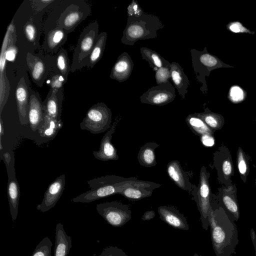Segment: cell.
Instances as JSON below:
<instances>
[{"mask_svg": "<svg viewBox=\"0 0 256 256\" xmlns=\"http://www.w3.org/2000/svg\"><path fill=\"white\" fill-rule=\"evenodd\" d=\"M234 220L218 205L210 204L208 214L211 240L216 256H233L238 244Z\"/></svg>", "mask_w": 256, "mask_h": 256, "instance_id": "1", "label": "cell"}, {"mask_svg": "<svg viewBox=\"0 0 256 256\" xmlns=\"http://www.w3.org/2000/svg\"><path fill=\"white\" fill-rule=\"evenodd\" d=\"M137 180L136 177L124 178L116 175H106L88 181L90 189L73 198L74 202L90 203L111 195L118 194Z\"/></svg>", "mask_w": 256, "mask_h": 256, "instance_id": "2", "label": "cell"}, {"mask_svg": "<svg viewBox=\"0 0 256 256\" xmlns=\"http://www.w3.org/2000/svg\"><path fill=\"white\" fill-rule=\"evenodd\" d=\"M127 20L121 38L126 45L133 46L140 40L155 38L158 30L164 26L158 16L145 12L140 16H128Z\"/></svg>", "mask_w": 256, "mask_h": 256, "instance_id": "3", "label": "cell"}, {"mask_svg": "<svg viewBox=\"0 0 256 256\" xmlns=\"http://www.w3.org/2000/svg\"><path fill=\"white\" fill-rule=\"evenodd\" d=\"M190 52L194 73L197 80L202 84L200 90L203 94H206L208 90L206 77L209 76L212 70L220 68H234L208 52L206 47L202 51L192 48Z\"/></svg>", "mask_w": 256, "mask_h": 256, "instance_id": "4", "label": "cell"}, {"mask_svg": "<svg viewBox=\"0 0 256 256\" xmlns=\"http://www.w3.org/2000/svg\"><path fill=\"white\" fill-rule=\"evenodd\" d=\"M98 34L97 21L90 24L83 29L74 52L70 72H74L86 66Z\"/></svg>", "mask_w": 256, "mask_h": 256, "instance_id": "5", "label": "cell"}, {"mask_svg": "<svg viewBox=\"0 0 256 256\" xmlns=\"http://www.w3.org/2000/svg\"><path fill=\"white\" fill-rule=\"evenodd\" d=\"M112 114L104 102H98L90 107L80 123V128L92 134L102 133L110 128Z\"/></svg>", "mask_w": 256, "mask_h": 256, "instance_id": "6", "label": "cell"}, {"mask_svg": "<svg viewBox=\"0 0 256 256\" xmlns=\"http://www.w3.org/2000/svg\"><path fill=\"white\" fill-rule=\"evenodd\" d=\"M210 173L205 166L201 168L200 173V182L196 192H194V200L200 214L202 228L207 230L209 227L208 214L210 207L212 194L209 184Z\"/></svg>", "mask_w": 256, "mask_h": 256, "instance_id": "7", "label": "cell"}, {"mask_svg": "<svg viewBox=\"0 0 256 256\" xmlns=\"http://www.w3.org/2000/svg\"><path fill=\"white\" fill-rule=\"evenodd\" d=\"M96 210L108 223L116 228L126 224L132 217L128 206L117 201L98 204Z\"/></svg>", "mask_w": 256, "mask_h": 256, "instance_id": "8", "label": "cell"}, {"mask_svg": "<svg viewBox=\"0 0 256 256\" xmlns=\"http://www.w3.org/2000/svg\"><path fill=\"white\" fill-rule=\"evenodd\" d=\"M214 166L217 171L218 180L226 188L231 187L234 184L231 178L234 174V166L229 149L225 145H221L214 154Z\"/></svg>", "mask_w": 256, "mask_h": 256, "instance_id": "9", "label": "cell"}, {"mask_svg": "<svg viewBox=\"0 0 256 256\" xmlns=\"http://www.w3.org/2000/svg\"><path fill=\"white\" fill-rule=\"evenodd\" d=\"M176 96L175 88L168 82L149 88L140 99L143 104L162 106L174 101Z\"/></svg>", "mask_w": 256, "mask_h": 256, "instance_id": "10", "label": "cell"}, {"mask_svg": "<svg viewBox=\"0 0 256 256\" xmlns=\"http://www.w3.org/2000/svg\"><path fill=\"white\" fill-rule=\"evenodd\" d=\"M4 156L8 176L7 194L12 220L14 222L18 214L20 188L16 176L14 160L8 153H5Z\"/></svg>", "mask_w": 256, "mask_h": 256, "instance_id": "11", "label": "cell"}, {"mask_svg": "<svg viewBox=\"0 0 256 256\" xmlns=\"http://www.w3.org/2000/svg\"><path fill=\"white\" fill-rule=\"evenodd\" d=\"M216 198L218 205L222 207L230 218L237 222L240 218V210L237 199L236 185L234 184L230 188L222 186L219 188Z\"/></svg>", "mask_w": 256, "mask_h": 256, "instance_id": "12", "label": "cell"}, {"mask_svg": "<svg viewBox=\"0 0 256 256\" xmlns=\"http://www.w3.org/2000/svg\"><path fill=\"white\" fill-rule=\"evenodd\" d=\"M66 184L65 174L57 177L48 186L40 204L36 209L46 212L53 208L56 204L64 190Z\"/></svg>", "mask_w": 256, "mask_h": 256, "instance_id": "13", "label": "cell"}, {"mask_svg": "<svg viewBox=\"0 0 256 256\" xmlns=\"http://www.w3.org/2000/svg\"><path fill=\"white\" fill-rule=\"evenodd\" d=\"M29 104L28 118L30 126L33 132L38 130L44 124L45 113L42 102L38 92L28 88Z\"/></svg>", "mask_w": 256, "mask_h": 256, "instance_id": "14", "label": "cell"}, {"mask_svg": "<svg viewBox=\"0 0 256 256\" xmlns=\"http://www.w3.org/2000/svg\"><path fill=\"white\" fill-rule=\"evenodd\" d=\"M160 186L154 182L136 180L118 194L131 200H138L152 196L153 190Z\"/></svg>", "mask_w": 256, "mask_h": 256, "instance_id": "15", "label": "cell"}, {"mask_svg": "<svg viewBox=\"0 0 256 256\" xmlns=\"http://www.w3.org/2000/svg\"><path fill=\"white\" fill-rule=\"evenodd\" d=\"M118 121L116 120L102 138L100 148L92 154L94 158L102 161L116 160L119 159L117 150L112 143V134L115 132Z\"/></svg>", "mask_w": 256, "mask_h": 256, "instance_id": "16", "label": "cell"}, {"mask_svg": "<svg viewBox=\"0 0 256 256\" xmlns=\"http://www.w3.org/2000/svg\"><path fill=\"white\" fill-rule=\"evenodd\" d=\"M20 122L22 125L27 124L28 122V108L29 91L26 80L22 77L18 82L15 92Z\"/></svg>", "mask_w": 256, "mask_h": 256, "instance_id": "17", "label": "cell"}, {"mask_svg": "<svg viewBox=\"0 0 256 256\" xmlns=\"http://www.w3.org/2000/svg\"><path fill=\"white\" fill-rule=\"evenodd\" d=\"M134 66L130 55L126 52H123L112 66L110 77L120 82H124L130 77Z\"/></svg>", "mask_w": 256, "mask_h": 256, "instance_id": "18", "label": "cell"}, {"mask_svg": "<svg viewBox=\"0 0 256 256\" xmlns=\"http://www.w3.org/2000/svg\"><path fill=\"white\" fill-rule=\"evenodd\" d=\"M160 218L164 222L174 228L188 230L189 226L186 218L175 208L163 206L158 208Z\"/></svg>", "mask_w": 256, "mask_h": 256, "instance_id": "19", "label": "cell"}, {"mask_svg": "<svg viewBox=\"0 0 256 256\" xmlns=\"http://www.w3.org/2000/svg\"><path fill=\"white\" fill-rule=\"evenodd\" d=\"M84 18V12L76 4H71L61 14L58 26L66 33L73 31Z\"/></svg>", "mask_w": 256, "mask_h": 256, "instance_id": "20", "label": "cell"}, {"mask_svg": "<svg viewBox=\"0 0 256 256\" xmlns=\"http://www.w3.org/2000/svg\"><path fill=\"white\" fill-rule=\"evenodd\" d=\"M64 88L56 93L50 89L45 100L43 102V107L45 116L61 120L62 104L64 100Z\"/></svg>", "mask_w": 256, "mask_h": 256, "instance_id": "21", "label": "cell"}, {"mask_svg": "<svg viewBox=\"0 0 256 256\" xmlns=\"http://www.w3.org/2000/svg\"><path fill=\"white\" fill-rule=\"evenodd\" d=\"M166 172L178 187L189 192L192 191V186L178 160H174L169 162L166 166Z\"/></svg>", "mask_w": 256, "mask_h": 256, "instance_id": "22", "label": "cell"}, {"mask_svg": "<svg viewBox=\"0 0 256 256\" xmlns=\"http://www.w3.org/2000/svg\"><path fill=\"white\" fill-rule=\"evenodd\" d=\"M170 66L171 80L174 86L177 90L179 95L184 99L188 92V88L190 85V82L179 63L173 62L170 63Z\"/></svg>", "mask_w": 256, "mask_h": 256, "instance_id": "23", "label": "cell"}, {"mask_svg": "<svg viewBox=\"0 0 256 256\" xmlns=\"http://www.w3.org/2000/svg\"><path fill=\"white\" fill-rule=\"evenodd\" d=\"M55 232L54 256H68L72 247V238L66 234L60 222L56 225Z\"/></svg>", "mask_w": 256, "mask_h": 256, "instance_id": "24", "label": "cell"}, {"mask_svg": "<svg viewBox=\"0 0 256 256\" xmlns=\"http://www.w3.org/2000/svg\"><path fill=\"white\" fill-rule=\"evenodd\" d=\"M66 32L60 28L50 30L46 37L44 48L49 52H56L67 40Z\"/></svg>", "mask_w": 256, "mask_h": 256, "instance_id": "25", "label": "cell"}, {"mask_svg": "<svg viewBox=\"0 0 256 256\" xmlns=\"http://www.w3.org/2000/svg\"><path fill=\"white\" fill-rule=\"evenodd\" d=\"M26 62L33 82L42 86L40 82L44 80L46 72L44 62L38 57L28 52L26 55Z\"/></svg>", "mask_w": 256, "mask_h": 256, "instance_id": "26", "label": "cell"}, {"mask_svg": "<svg viewBox=\"0 0 256 256\" xmlns=\"http://www.w3.org/2000/svg\"><path fill=\"white\" fill-rule=\"evenodd\" d=\"M159 144L155 142H148L142 146L138 154L139 164L143 166L150 168L156 165L155 150Z\"/></svg>", "mask_w": 256, "mask_h": 256, "instance_id": "27", "label": "cell"}, {"mask_svg": "<svg viewBox=\"0 0 256 256\" xmlns=\"http://www.w3.org/2000/svg\"><path fill=\"white\" fill-rule=\"evenodd\" d=\"M140 52L142 59L146 60L154 72L158 69L169 66L170 63L160 56L158 52L149 48L141 47Z\"/></svg>", "mask_w": 256, "mask_h": 256, "instance_id": "28", "label": "cell"}, {"mask_svg": "<svg viewBox=\"0 0 256 256\" xmlns=\"http://www.w3.org/2000/svg\"><path fill=\"white\" fill-rule=\"evenodd\" d=\"M196 114L214 132L222 129L224 124L225 120L224 116L220 114L210 111L208 108H204V112Z\"/></svg>", "mask_w": 256, "mask_h": 256, "instance_id": "29", "label": "cell"}, {"mask_svg": "<svg viewBox=\"0 0 256 256\" xmlns=\"http://www.w3.org/2000/svg\"><path fill=\"white\" fill-rule=\"evenodd\" d=\"M107 33L102 32L99 34L96 42L92 50L88 59L86 66L89 68H92L101 59L104 50Z\"/></svg>", "mask_w": 256, "mask_h": 256, "instance_id": "30", "label": "cell"}, {"mask_svg": "<svg viewBox=\"0 0 256 256\" xmlns=\"http://www.w3.org/2000/svg\"><path fill=\"white\" fill-rule=\"evenodd\" d=\"M63 126L62 120H58L45 116L44 126L38 130L40 136L46 138H52Z\"/></svg>", "mask_w": 256, "mask_h": 256, "instance_id": "31", "label": "cell"}, {"mask_svg": "<svg viewBox=\"0 0 256 256\" xmlns=\"http://www.w3.org/2000/svg\"><path fill=\"white\" fill-rule=\"evenodd\" d=\"M186 122L194 134L200 136L205 134H214V132L198 116L196 113L190 114L186 118Z\"/></svg>", "mask_w": 256, "mask_h": 256, "instance_id": "32", "label": "cell"}, {"mask_svg": "<svg viewBox=\"0 0 256 256\" xmlns=\"http://www.w3.org/2000/svg\"><path fill=\"white\" fill-rule=\"evenodd\" d=\"M236 162L240 178L244 182H246L250 172L249 158L240 146L237 150Z\"/></svg>", "mask_w": 256, "mask_h": 256, "instance_id": "33", "label": "cell"}, {"mask_svg": "<svg viewBox=\"0 0 256 256\" xmlns=\"http://www.w3.org/2000/svg\"><path fill=\"white\" fill-rule=\"evenodd\" d=\"M56 65L60 74L68 80V76L70 72V66L66 50L62 48L56 56Z\"/></svg>", "mask_w": 256, "mask_h": 256, "instance_id": "34", "label": "cell"}, {"mask_svg": "<svg viewBox=\"0 0 256 256\" xmlns=\"http://www.w3.org/2000/svg\"><path fill=\"white\" fill-rule=\"evenodd\" d=\"M52 243L48 237H44L36 246L31 256H52Z\"/></svg>", "mask_w": 256, "mask_h": 256, "instance_id": "35", "label": "cell"}, {"mask_svg": "<svg viewBox=\"0 0 256 256\" xmlns=\"http://www.w3.org/2000/svg\"><path fill=\"white\" fill-rule=\"evenodd\" d=\"M66 81L67 79L62 74H56L50 78L48 84L50 86V89L54 92L56 93L60 89L63 88V86Z\"/></svg>", "mask_w": 256, "mask_h": 256, "instance_id": "36", "label": "cell"}, {"mask_svg": "<svg viewBox=\"0 0 256 256\" xmlns=\"http://www.w3.org/2000/svg\"><path fill=\"white\" fill-rule=\"evenodd\" d=\"M155 78L157 85L170 82V80H171L170 66L162 68L156 72Z\"/></svg>", "mask_w": 256, "mask_h": 256, "instance_id": "37", "label": "cell"}, {"mask_svg": "<svg viewBox=\"0 0 256 256\" xmlns=\"http://www.w3.org/2000/svg\"><path fill=\"white\" fill-rule=\"evenodd\" d=\"M246 95L244 90L238 86H234L230 90L228 98L234 103H238L244 100Z\"/></svg>", "mask_w": 256, "mask_h": 256, "instance_id": "38", "label": "cell"}, {"mask_svg": "<svg viewBox=\"0 0 256 256\" xmlns=\"http://www.w3.org/2000/svg\"><path fill=\"white\" fill-rule=\"evenodd\" d=\"M228 30L234 33H246L250 34H255V32L251 31L250 29L245 27L238 21L230 22L226 25Z\"/></svg>", "mask_w": 256, "mask_h": 256, "instance_id": "39", "label": "cell"}, {"mask_svg": "<svg viewBox=\"0 0 256 256\" xmlns=\"http://www.w3.org/2000/svg\"><path fill=\"white\" fill-rule=\"evenodd\" d=\"M92 256H128L121 248L114 246H108L103 249L101 254L96 255L94 254Z\"/></svg>", "mask_w": 256, "mask_h": 256, "instance_id": "40", "label": "cell"}, {"mask_svg": "<svg viewBox=\"0 0 256 256\" xmlns=\"http://www.w3.org/2000/svg\"><path fill=\"white\" fill-rule=\"evenodd\" d=\"M24 33L26 39L30 42L34 43L37 36V30L32 22H27L24 27Z\"/></svg>", "mask_w": 256, "mask_h": 256, "instance_id": "41", "label": "cell"}, {"mask_svg": "<svg viewBox=\"0 0 256 256\" xmlns=\"http://www.w3.org/2000/svg\"><path fill=\"white\" fill-rule=\"evenodd\" d=\"M127 12L128 16H140L144 12L138 2L134 0H132L128 6Z\"/></svg>", "mask_w": 256, "mask_h": 256, "instance_id": "42", "label": "cell"}, {"mask_svg": "<svg viewBox=\"0 0 256 256\" xmlns=\"http://www.w3.org/2000/svg\"><path fill=\"white\" fill-rule=\"evenodd\" d=\"M202 144L205 146H212L215 143V139L214 134H205L200 136Z\"/></svg>", "mask_w": 256, "mask_h": 256, "instance_id": "43", "label": "cell"}, {"mask_svg": "<svg viewBox=\"0 0 256 256\" xmlns=\"http://www.w3.org/2000/svg\"><path fill=\"white\" fill-rule=\"evenodd\" d=\"M18 52L17 48L13 45L10 46L4 53L5 58L7 60L13 62L15 60Z\"/></svg>", "mask_w": 256, "mask_h": 256, "instance_id": "44", "label": "cell"}, {"mask_svg": "<svg viewBox=\"0 0 256 256\" xmlns=\"http://www.w3.org/2000/svg\"><path fill=\"white\" fill-rule=\"evenodd\" d=\"M155 212L154 210H150L146 212L142 217V220H149L155 216Z\"/></svg>", "mask_w": 256, "mask_h": 256, "instance_id": "45", "label": "cell"}, {"mask_svg": "<svg viewBox=\"0 0 256 256\" xmlns=\"http://www.w3.org/2000/svg\"><path fill=\"white\" fill-rule=\"evenodd\" d=\"M4 135V123L0 116V150H2L3 147L2 144V136Z\"/></svg>", "mask_w": 256, "mask_h": 256, "instance_id": "46", "label": "cell"}, {"mask_svg": "<svg viewBox=\"0 0 256 256\" xmlns=\"http://www.w3.org/2000/svg\"><path fill=\"white\" fill-rule=\"evenodd\" d=\"M250 237L252 238V242L254 244V248L255 250V254L256 256V234L253 228H251L250 230Z\"/></svg>", "mask_w": 256, "mask_h": 256, "instance_id": "47", "label": "cell"}, {"mask_svg": "<svg viewBox=\"0 0 256 256\" xmlns=\"http://www.w3.org/2000/svg\"><path fill=\"white\" fill-rule=\"evenodd\" d=\"M194 256H202L201 255H198L197 253H195L194 254Z\"/></svg>", "mask_w": 256, "mask_h": 256, "instance_id": "48", "label": "cell"}, {"mask_svg": "<svg viewBox=\"0 0 256 256\" xmlns=\"http://www.w3.org/2000/svg\"><path fill=\"white\" fill-rule=\"evenodd\" d=\"M255 184H256V181H255Z\"/></svg>", "mask_w": 256, "mask_h": 256, "instance_id": "49", "label": "cell"}, {"mask_svg": "<svg viewBox=\"0 0 256 256\" xmlns=\"http://www.w3.org/2000/svg\"></svg>", "mask_w": 256, "mask_h": 256, "instance_id": "50", "label": "cell"}]
</instances>
